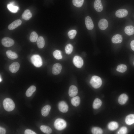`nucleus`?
I'll list each match as a JSON object with an SVG mask.
<instances>
[{
	"mask_svg": "<svg viewBox=\"0 0 134 134\" xmlns=\"http://www.w3.org/2000/svg\"><path fill=\"white\" fill-rule=\"evenodd\" d=\"M6 54L8 58L11 60L15 59L18 57V55L15 53L10 50L6 51Z\"/></svg>",
	"mask_w": 134,
	"mask_h": 134,
	"instance_id": "obj_23",
	"label": "nucleus"
},
{
	"mask_svg": "<svg viewBox=\"0 0 134 134\" xmlns=\"http://www.w3.org/2000/svg\"><path fill=\"white\" fill-rule=\"evenodd\" d=\"M128 14V11L125 9H120L117 10L115 13L116 16L118 18H123L126 16Z\"/></svg>",
	"mask_w": 134,
	"mask_h": 134,
	"instance_id": "obj_11",
	"label": "nucleus"
},
{
	"mask_svg": "<svg viewBox=\"0 0 134 134\" xmlns=\"http://www.w3.org/2000/svg\"><path fill=\"white\" fill-rule=\"evenodd\" d=\"M127 67L125 65L121 64L117 66L116 70L118 72L123 73L127 70Z\"/></svg>",
	"mask_w": 134,
	"mask_h": 134,
	"instance_id": "obj_31",
	"label": "nucleus"
},
{
	"mask_svg": "<svg viewBox=\"0 0 134 134\" xmlns=\"http://www.w3.org/2000/svg\"><path fill=\"white\" fill-rule=\"evenodd\" d=\"M36 90V87L34 85L30 86L27 90L26 95V96L28 97H30L32 96L33 93Z\"/></svg>",
	"mask_w": 134,
	"mask_h": 134,
	"instance_id": "obj_26",
	"label": "nucleus"
},
{
	"mask_svg": "<svg viewBox=\"0 0 134 134\" xmlns=\"http://www.w3.org/2000/svg\"><path fill=\"white\" fill-rule=\"evenodd\" d=\"M94 7L97 11L100 12L102 11L103 7L101 0H95L94 3Z\"/></svg>",
	"mask_w": 134,
	"mask_h": 134,
	"instance_id": "obj_15",
	"label": "nucleus"
},
{
	"mask_svg": "<svg viewBox=\"0 0 134 134\" xmlns=\"http://www.w3.org/2000/svg\"><path fill=\"white\" fill-rule=\"evenodd\" d=\"M124 31L127 34L132 35L134 34V27L132 25L127 26L125 28Z\"/></svg>",
	"mask_w": 134,
	"mask_h": 134,
	"instance_id": "obj_21",
	"label": "nucleus"
},
{
	"mask_svg": "<svg viewBox=\"0 0 134 134\" xmlns=\"http://www.w3.org/2000/svg\"><path fill=\"white\" fill-rule=\"evenodd\" d=\"M125 122L128 125H131L134 123V114H130L126 117L125 120Z\"/></svg>",
	"mask_w": 134,
	"mask_h": 134,
	"instance_id": "obj_22",
	"label": "nucleus"
},
{
	"mask_svg": "<svg viewBox=\"0 0 134 134\" xmlns=\"http://www.w3.org/2000/svg\"><path fill=\"white\" fill-rule=\"evenodd\" d=\"M127 128L125 127H121L118 131L117 134H125L127 133Z\"/></svg>",
	"mask_w": 134,
	"mask_h": 134,
	"instance_id": "obj_37",
	"label": "nucleus"
},
{
	"mask_svg": "<svg viewBox=\"0 0 134 134\" xmlns=\"http://www.w3.org/2000/svg\"><path fill=\"white\" fill-rule=\"evenodd\" d=\"M58 107L59 110L64 113L67 112L68 110V106L66 102L64 101L59 102L58 104Z\"/></svg>",
	"mask_w": 134,
	"mask_h": 134,
	"instance_id": "obj_7",
	"label": "nucleus"
},
{
	"mask_svg": "<svg viewBox=\"0 0 134 134\" xmlns=\"http://www.w3.org/2000/svg\"><path fill=\"white\" fill-rule=\"evenodd\" d=\"M92 133L93 134H101L102 133V129L98 127H94L91 130Z\"/></svg>",
	"mask_w": 134,
	"mask_h": 134,
	"instance_id": "obj_33",
	"label": "nucleus"
},
{
	"mask_svg": "<svg viewBox=\"0 0 134 134\" xmlns=\"http://www.w3.org/2000/svg\"><path fill=\"white\" fill-rule=\"evenodd\" d=\"M32 14L29 9H26L24 11L22 15V18L24 20H29L32 17Z\"/></svg>",
	"mask_w": 134,
	"mask_h": 134,
	"instance_id": "obj_19",
	"label": "nucleus"
},
{
	"mask_svg": "<svg viewBox=\"0 0 134 134\" xmlns=\"http://www.w3.org/2000/svg\"><path fill=\"white\" fill-rule=\"evenodd\" d=\"M53 55L54 57L57 59L59 60L62 58L61 52L59 50L55 51L53 53Z\"/></svg>",
	"mask_w": 134,
	"mask_h": 134,
	"instance_id": "obj_35",
	"label": "nucleus"
},
{
	"mask_svg": "<svg viewBox=\"0 0 134 134\" xmlns=\"http://www.w3.org/2000/svg\"><path fill=\"white\" fill-rule=\"evenodd\" d=\"M102 104V102L101 100L98 98H96L93 101V108L95 109H98L100 107Z\"/></svg>",
	"mask_w": 134,
	"mask_h": 134,
	"instance_id": "obj_25",
	"label": "nucleus"
},
{
	"mask_svg": "<svg viewBox=\"0 0 134 134\" xmlns=\"http://www.w3.org/2000/svg\"><path fill=\"white\" fill-rule=\"evenodd\" d=\"M4 109L8 111H10L14 110L15 107L14 103L13 100L9 98L5 99L3 102Z\"/></svg>",
	"mask_w": 134,
	"mask_h": 134,
	"instance_id": "obj_1",
	"label": "nucleus"
},
{
	"mask_svg": "<svg viewBox=\"0 0 134 134\" xmlns=\"http://www.w3.org/2000/svg\"><path fill=\"white\" fill-rule=\"evenodd\" d=\"M54 126L56 129L61 131L63 130L66 127L67 124L66 121L63 119L58 118L55 121Z\"/></svg>",
	"mask_w": 134,
	"mask_h": 134,
	"instance_id": "obj_2",
	"label": "nucleus"
},
{
	"mask_svg": "<svg viewBox=\"0 0 134 134\" xmlns=\"http://www.w3.org/2000/svg\"><path fill=\"white\" fill-rule=\"evenodd\" d=\"M108 23L107 20L105 19H100L98 23L99 28L101 30H104L107 27Z\"/></svg>",
	"mask_w": 134,
	"mask_h": 134,
	"instance_id": "obj_9",
	"label": "nucleus"
},
{
	"mask_svg": "<svg viewBox=\"0 0 134 134\" xmlns=\"http://www.w3.org/2000/svg\"><path fill=\"white\" fill-rule=\"evenodd\" d=\"M14 2H11L7 5V7L8 9L12 13H16L19 10V7L14 5Z\"/></svg>",
	"mask_w": 134,
	"mask_h": 134,
	"instance_id": "obj_16",
	"label": "nucleus"
},
{
	"mask_svg": "<svg viewBox=\"0 0 134 134\" xmlns=\"http://www.w3.org/2000/svg\"><path fill=\"white\" fill-rule=\"evenodd\" d=\"M71 103L74 106H77L80 104V99L79 97L77 96L73 98L71 100Z\"/></svg>",
	"mask_w": 134,
	"mask_h": 134,
	"instance_id": "obj_27",
	"label": "nucleus"
},
{
	"mask_svg": "<svg viewBox=\"0 0 134 134\" xmlns=\"http://www.w3.org/2000/svg\"><path fill=\"white\" fill-rule=\"evenodd\" d=\"M77 34L76 31L75 30H72L69 31L68 33L67 34L70 39H73Z\"/></svg>",
	"mask_w": 134,
	"mask_h": 134,
	"instance_id": "obj_36",
	"label": "nucleus"
},
{
	"mask_svg": "<svg viewBox=\"0 0 134 134\" xmlns=\"http://www.w3.org/2000/svg\"><path fill=\"white\" fill-rule=\"evenodd\" d=\"M24 134H36L32 130L29 129H26L25 131Z\"/></svg>",
	"mask_w": 134,
	"mask_h": 134,
	"instance_id": "obj_38",
	"label": "nucleus"
},
{
	"mask_svg": "<svg viewBox=\"0 0 134 134\" xmlns=\"http://www.w3.org/2000/svg\"><path fill=\"white\" fill-rule=\"evenodd\" d=\"M37 44L38 48H43L45 45V41L43 37L40 36L38 37L37 40Z\"/></svg>",
	"mask_w": 134,
	"mask_h": 134,
	"instance_id": "obj_24",
	"label": "nucleus"
},
{
	"mask_svg": "<svg viewBox=\"0 0 134 134\" xmlns=\"http://www.w3.org/2000/svg\"><path fill=\"white\" fill-rule=\"evenodd\" d=\"M22 22L21 21L20 19L16 20L8 25V28L10 30H14L20 26Z\"/></svg>",
	"mask_w": 134,
	"mask_h": 134,
	"instance_id": "obj_13",
	"label": "nucleus"
},
{
	"mask_svg": "<svg viewBox=\"0 0 134 134\" xmlns=\"http://www.w3.org/2000/svg\"><path fill=\"white\" fill-rule=\"evenodd\" d=\"M31 60L32 63L37 67H40L42 65V62L40 57L37 55H34L31 57Z\"/></svg>",
	"mask_w": 134,
	"mask_h": 134,
	"instance_id": "obj_4",
	"label": "nucleus"
},
{
	"mask_svg": "<svg viewBox=\"0 0 134 134\" xmlns=\"http://www.w3.org/2000/svg\"><path fill=\"white\" fill-rule=\"evenodd\" d=\"M84 0H72L73 5L77 7H81L84 3Z\"/></svg>",
	"mask_w": 134,
	"mask_h": 134,
	"instance_id": "obj_32",
	"label": "nucleus"
},
{
	"mask_svg": "<svg viewBox=\"0 0 134 134\" xmlns=\"http://www.w3.org/2000/svg\"><path fill=\"white\" fill-rule=\"evenodd\" d=\"M38 36L37 34L34 31L32 32L30 37V41L33 42H36L38 39Z\"/></svg>",
	"mask_w": 134,
	"mask_h": 134,
	"instance_id": "obj_30",
	"label": "nucleus"
},
{
	"mask_svg": "<svg viewBox=\"0 0 134 134\" xmlns=\"http://www.w3.org/2000/svg\"><path fill=\"white\" fill-rule=\"evenodd\" d=\"M122 36L119 34H116L114 35L112 37L111 41L114 43H121L122 41Z\"/></svg>",
	"mask_w": 134,
	"mask_h": 134,
	"instance_id": "obj_17",
	"label": "nucleus"
},
{
	"mask_svg": "<svg viewBox=\"0 0 134 134\" xmlns=\"http://www.w3.org/2000/svg\"><path fill=\"white\" fill-rule=\"evenodd\" d=\"M20 66L18 62H13L9 66V70L12 73H15L19 69Z\"/></svg>",
	"mask_w": 134,
	"mask_h": 134,
	"instance_id": "obj_10",
	"label": "nucleus"
},
{
	"mask_svg": "<svg viewBox=\"0 0 134 134\" xmlns=\"http://www.w3.org/2000/svg\"><path fill=\"white\" fill-rule=\"evenodd\" d=\"M1 81H2V79H1V77H0V82H1Z\"/></svg>",
	"mask_w": 134,
	"mask_h": 134,
	"instance_id": "obj_41",
	"label": "nucleus"
},
{
	"mask_svg": "<svg viewBox=\"0 0 134 134\" xmlns=\"http://www.w3.org/2000/svg\"><path fill=\"white\" fill-rule=\"evenodd\" d=\"M6 130L4 128L0 127V134H5Z\"/></svg>",
	"mask_w": 134,
	"mask_h": 134,
	"instance_id": "obj_39",
	"label": "nucleus"
},
{
	"mask_svg": "<svg viewBox=\"0 0 134 134\" xmlns=\"http://www.w3.org/2000/svg\"><path fill=\"white\" fill-rule=\"evenodd\" d=\"M130 45L132 50L134 51V40H132L131 41Z\"/></svg>",
	"mask_w": 134,
	"mask_h": 134,
	"instance_id": "obj_40",
	"label": "nucleus"
},
{
	"mask_svg": "<svg viewBox=\"0 0 134 134\" xmlns=\"http://www.w3.org/2000/svg\"><path fill=\"white\" fill-rule=\"evenodd\" d=\"M51 109V107L49 105H47L44 106L41 110L42 115L44 117L47 116L48 115Z\"/></svg>",
	"mask_w": 134,
	"mask_h": 134,
	"instance_id": "obj_18",
	"label": "nucleus"
},
{
	"mask_svg": "<svg viewBox=\"0 0 134 134\" xmlns=\"http://www.w3.org/2000/svg\"><path fill=\"white\" fill-rule=\"evenodd\" d=\"M78 92V90L77 87L73 85L70 86L69 89L68 94L71 97L76 96Z\"/></svg>",
	"mask_w": 134,
	"mask_h": 134,
	"instance_id": "obj_14",
	"label": "nucleus"
},
{
	"mask_svg": "<svg viewBox=\"0 0 134 134\" xmlns=\"http://www.w3.org/2000/svg\"><path fill=\"white\" fill-rule=\"evenodd\" d=\"M40 129L43 133L46 134H50L52 132V130L49 127L45 125H41Z\"/></svg>",
	"mask_w": 134,
	"mask_h": 134,
	"instance_id": "obj_29",
	"label": "nucleus"
},
{
	"mask_svg": "<svg viewBox=\"0 0 134 134\" xmlns=\"http://www.w3.org/2000/svg\"><path fill=\"white\" fill-rule=\"evenodd\" d=\"M128 99V97L127 95L125 94H121L119 97L118 102L120 104L123 105L126 103Z\"/></svg>",
	"mask_w": 134,
	"mask_h": 134,
	"instance_id": "obj_20",
	"label": "nucleus"
},
{
	"mask_svg": "<svg viewBox=\"0 0 134 134\" xmlns=\"http://www.w3.org/2000/svg\"><path fill=\"white\" fill-rule=\"evenodd\" d=\"M85 24L87 29L90 30L93 29L94 27V25L93 21L89 16L86 17L85 19Z\"/></svg>",
	"mask_w": 134,
	"mask_h": 134,
	"instance_id": "obj_8",
	"label": "nucleus"
},
{
	"mask_svg": "<svg viewBox=\"0 0 134 134\" xmlns=\"http://www.w3.org/2000/svg\"><path fill=\"white\" fill-rule=\"evenodd\" d=\"M1 43L4 46L9 47L12 46L14 43V41L12 39L8 37H5L1 40Z\"/></svg>",
	"mask_w": 134,
	"mask_h": 134,
	"instance_id": "obj_5",
	"label": "nucleus"
},
{
	"mask_svg": "<svg viewBox=\"0 0 134 134\" xmlns=\"http://www.w3.org/2000/svg\"><path fill=\"white\" fill-rule=\"evenodd\" d=\"M73 63L75 66L78 68L81 67L83 64L82 59L78 56H76L74 57L73 59Z\"/></svg>",
	"mask_w": 134,
	"mask_h": 134,
	"instance_id": "obj_6",
	"label": "nucleus"
},
{
	"mask_svg": "<svg viewBox=\"0 0 134 134\" xmlns=\"http://www.w3.org/2000/svg\"><path fill=\"white\" fill-rule=\"evenodd\" d=\"M62 69L61 65L59 63H56L54 64L52 67V73L54 75H57L59 74Z\"/></svg>",
	"mask_w": 134,
	"mask_h": 134,
	"instance_id": "obj_12",
	"label": "nucleus"
},
{
	"mask_svg": "<svg viewBox=\"0 0 134 134\" xmlns=\"http://www.w3.org/2000/svg\"></svg>",
	"mask_w": 134,
	"mask_h": 134,
	"instance_id": "obj_42",
	"label": "nucleus"
},
{
	"mask_svg": "<svg viewBox=\"0 0 134 134\" xmlns=\"http://www.w3.org/2000/svg\"><path fill=\"white\" fill-rule=\"evenodd\" d=\"M90 83L92 87L95 88L97 89L100 88L101 86L102 81L100 77L94 75L91 78Z\"/></svg>",
	"mask_w": 134,
	"mask_h": 134,
	"instance_id": "obj_3",
	"label": "nucleus"
},
{
	"mask_svg": "<svg viewBox=\"0 0 134 134\" xmlns=\"http://www.w3.org/2000/svg\"><path fill=\"white\" fill-rule=\"evenodd\" d=\"M73 46L70 44H67L65 48V51L66 53L67 54H70L73 50Z\"/></svg>",
	"mask_w": 134,
	"mask_h": 134,
	"instance_id": "obj_34",
	"label": "nucleus"
},
{
	"mask_svg": "<svg viewBox=\"0 0 134 134\" xmlns=\"http://www.w3.org/2000/svg\"><path fill=\"white\" fill-rule=\"evenodd\" d=\"M118 123L115 121H112L109 123L108 125V129L110 130L114 131L118 128Z\"/></svg>",
	"mask_w": 134,
	"mask_h": 134,
	"instance_id": "obj_28",
	"label": "nucleus"
}]
</instances>
